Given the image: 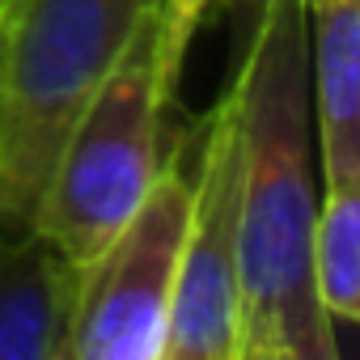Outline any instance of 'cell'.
I'll return each mask as SVG.
<instances>
[{
	"label": "cell",
	"instance_id": "cell-1",
	"mask_svg": "<svg viewBox=\"0 0 360 360\" xmlns=\"http://www.w3.org/2000/svg\"><path fill=\"white\" fill-rule=\"evenodd\" d=\"M229 94L242 127L238 360H335V322L318 305L309 276L318 174L301 0L267 5Z\"/></svg>",
	"mask_w": 360,
	"mask_h": 360
},
{
	"label": "cell",
	"instance_id": "cell-2",
	"mask_svg": "<svg viewBox=\"0 0 360 360\" xmlns=\"http://www.w3.org/2000/svg\"><path fill=\"white\" fill-rule=\"evenodd\" d=\"M161 0H5L0 5V221L34 225L56 148Z\"/></svg>",
	"mask_w": 360,
	"mask_h": 360
},
{
	"label": "cell",
	"instance_id": "cell-3",
	"mask_svg": "<svg viewBox=\"0 0 360 360\" xmlns=\"http://www.w3.org/2000/svg\"><path fill=\"white\" fill-rule=\"evenodd\" d=\"M165 106L157 13H148L72 115L34 208V225L68 263L85 267L144 204L169 157L161 144Z\"/></svg>",
	"mask_w": 360,
	"mask_h": 360
},
{
	"label": "cell",
	"instance_id": "cell-4",
	"mask_svg": "<svg viewBox=\"0 0 360 360\" xmlns=\"http://www.w3.org/2000/svg\"><path fill=\"white\" fill-rule=\"evenodd\" d=\"M187 217L191 169L169 153L144 204L81 267L68 360H161Z\"/></svg>",
	"mask_w": 360,
	"mask_h": 360
},
{
	"label": "cell",
	"instance_id": "cell-5",
	"mask_svg": "<svg viewBox=\"0 0 360 360\" xmlns=\"http://www.w3.org/2000/svg\"><path fill=\"white\" fill-rule=\"evenodd\" d=\"M191 174V217L161 360H238V204L242 127L225 89L204 119Z\"/></svg>",
	"mask_w": 360,
	"mask_h": 360
},
{
	"label": "cell",
	"instance_id": "cell-6",
	"mask_svg": "<svg viewBox=\"0 0 360 360\" xmlns=\"http://www.w3.org/2000/svg\"><path fill=\"white\" fill-rule=\"evenodd\" d=\"M305 89L322 187H360V0L305 9Z\"/></svg>",
	"mask_w": 360,
	"mask_h": 360
},
{
	"label": "cell",
	"instance_id": "cell-7",
	"mask_svg": "<svg viewBox=\"0 0 360 360\" xmlns=\"http://www.w3.org/2000/svg\"><path fill=\"white\" fill-rule=\"evenodd\" d=\"M77 280L39 225L0 221V360H68Z\"/></svg>",
	"mask_w": 360,
	"mask_h": 360
},
{
	"label": "cell",
	"instance_id": "cell-8",
	"mask_svg": "<svg viewBox=\"0 0 360 360\" xmlns=\"http://www.w3.org/2000/svg\"><path fill=\"white\" fill-rule=\"evenodd\" d=\"M309 276L330 322L360 318V187H326L318 195Z\"/></svg>",
	"mask_w": 360,
	"mask_h": 360
},
{
	"label": "cell",
	"instance_id": "cell-9",
	"mask_svg": "<svg viewBox=\"0 0 360 360\" xmlns=\"http://www.w3.org/2000/svg\"><path fill=\"white\" fill-rule=\"evenodd\" d=\"M217 9V0H161L157 5V60H161V89L174 98L183 81L191 43L204 26V18Z\"/></svg>",
	"mask_w": 360,
	"mask_h": 360
},
{
	"label": "cell",
	"instance_id": "cell-10",
	"mask_svg": "<svg viewBox=\"0 0 360 360\" xmlns=\"http://www.w3.org/2000/svg\"><path fill=\"white\" fill-rule=\"evenodd\" d=\"M267 5H271V0H217V9L225 13V30H229V56H233V68H238V60L246 56V47L255 43Z\"/></svg>",
	"mask_w": 360,
	"mask_h": 360
},
{
	"label": "cell",
	"instance_id": "cell-11",
	"mask_svg": "<svg viewBox=\"0 0 360 360\" xmlns=\"http://www.w3.org/2000/svg\"><path fill=\"white\" fill-rule=\"evenodd\" d=\"M301 5H305V9H314V5H322V0H301Z\"/></svg>",
	"mask_w": 360,
	"mask_h": 360
},
{
	"label": "cell",
	"instance_id": "cell-12",
	"mask_svg": "<svg viewBox=\"0 0 360 360\" xmlns=\"http://www.w3.org/2000/svg\"><path fill=\"white\" fill-rule=\"evenodd\" d=\"M0 5H5V0H0Z\"/></svg>",
	"mask_w": 360,
	"mask_h": 360
}]
</instances>
